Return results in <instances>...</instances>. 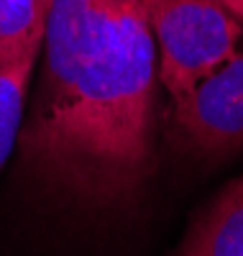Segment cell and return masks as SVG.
Wrapping results in <instances>:
<instances>
[{"mask_svg": "<svg viewBox=\"0 0 243 256\" xmlns=\"http://www.w3.org/2000/svg\"><path fill=\"white\" fill-rule=\"evenodd\" d=\"M18 164L62 205L141 208L159 164V52L141 0H52Z\"/></svg>", "mask_w": 243, "mask_h": 256, "instance_id": "1", "label": "cell"}, {"mask_svg": "<svg viewBox=\"0 0 243 256\" xmlns=\"http://www.w3.org/2000/svg\"><path fill=\"white\" fill-rule=\"evenodd\" d=\"M159 52V84L169 100L190 92L228 62L243 26L218 0H141Z\"/></svg>", "mask_w": 243, "mask_h": 256, "instance_id": "2", "label": "cell"}, {"mask_svg": "<svg viewBox=\"0 0 243 256\" xmlns=\"http://www.w3.org/2000/svg\"><path fill=\"white\" fill-rule=\"evenodd\" d=\"M166 152L192 162H220L243 148V54L169 100L162 123Z\"/></svg>", "mask_w": 243, "mask_h": 256, "instance_id": "3", "label": "cell"}, {"mask_svg": "<svg viewBox=\"0 0 243 256\" xmlns=\"http://www.w3.org/2000/svg\"><path fill=\"white\" fill-rule=\"evenodd\" d=\"M172 256H243V174L194 212Z\"/></svg>", "mask_w": 243, "mask_h": 256, "instance_id": "4", "label": "cell"}, {"mask_svg": "<svg viewBox=\"0 0 243 256\" xmlns=\"http://www.w3.org/2000/svg\"><path fill=\"white\" fill-rule=\"evenodd\" d=\"M52 0H0V70L38 56Z\"/></svg>", "mask_w": 243, "mask_h": 256, "instance_id": "5", "label": "cell"}, {"mask_svg": "<svg viewBox=\"0 0 243 256\" xmlns=\"http://www.w3.org/2000/svg\"><path fill=\"white\" fill-rule=\"evenodd\" d=\"M36 59L38 56H24L20 62L0 70V169L16 152Z\"/></svg>", "mask_w": 243, "mask_h": 256, "instance_id": "6", "label": "cell"}, {"mask_svg": "<svg viewBox=\"0 0 243 256\" xmlns=\"http://www.w3.org/2000/svg\"><path fill=\"white\" fill-rule=\"evenodd\" d=\"M218 3L223 6V8L238 20V24L243 26V0H218Z\"/></svg>", "mask_w": 243, "mask_h": 256, "instance_id": "7", "label": "cell"}]
</instances>
